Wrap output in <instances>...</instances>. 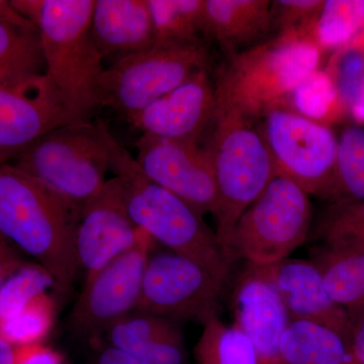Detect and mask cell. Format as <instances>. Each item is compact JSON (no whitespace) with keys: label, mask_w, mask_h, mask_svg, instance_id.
<instances>
[{"label":"cell","mask_w":364,"mask_h":364,"mask_svg":"<svg viewBox=\"0 0 364 364\" xmlns=\"http://www.w3.org/2000/svg\"><path fill=\"white\" fill-rule=\"evenodd\" d=\"M81 210L9 164H0V234L38 261L66 294L77 274Z\"/></svg>","instance_id":"1"},{"label":"cell","mask_w":364,"mask_h":364,"mask_svg":"<svg viewBox=\"0 0 364 364\" xmlns=\"http://www.w3.org/2000/svg\"><path fill=\"white\" fill-rule=\"evenodd\" d=\"M39 32L46 73L78 123L100 107L105 62L91 38L95 0H11Z\"/></svg>","instance_id":"2"},{"label":"cell","mask_w":364,"mask_h":364,"mask_svg":"<svg viewBox=\"0 0 364 364\" xmlns=\"http://www.w3.org/2000/svg\"><path fill=\"white\" fill-rule=\"evenodd\" d=\"M111 170L123 186L129 215L136 227L173 253L200 263L226 284L231 261L203 215L144 174L136 158L102 126Z\"/></svg>","instance_id":"3"},{"label":"cell","mask_w":364,"mask_h":364,"mask_svg":"<svg viewBox=\"0 0 364 364\" xmlns=\"http://www.w3.org/2000/svg\"><path fill=\"white\" fill-rule=\"evenodd\" d=\"M322 55L312 38L294 32L230 55L215 82L217 109L259 122L270 109L287 107L294 88L320 69Z\"/></svg>","instance_id":"4"},{"label":"cell","mask_w":364,"mask_h":364,"mask_svg":"<svg viewBox=\"0 0 364 364\" xmlns=\"http://www.w3.org/2000/svg\"><path fill=\"white\" fill-rule=\"evenodd\" d=\"M203 143L218 189V240L228 254V244L241 215L277 176L259 122L235 111L217 109Z\"/></svg>","instance_id":"5"},{"label":"cell","mask_w":364,"mask_h":364,"mask_svg":"<svg viewBox=\"0 0 364 364\" xmlns=\"http://www.w3.org/2000/svg\"><path fill=\"white\" fill-rule=\"evenodd\" d=\"M13 165L82 213L111 170L102 122L59 127L14 155Z\"/></svg>","instance_id":"6"},{"label":"cell","mask_w":364,"mask_h":364,"mask_svg":"<svg viewBox=\"0 0 364 364\" xmlns=\"http://www.w3.org/2000/svg\"><path fill=\"white\" fill-rule=\"evenodd\" d=\"M313 226L310 196L286 177L277 176L235 225L228 254L253 265L289 258L308 239Z\"/></svg>","instance_id":"7"},{"label":"cell","mask_w":364,"mask_h":364,"mask_svg":"<svg viewBox=\"0 0 364 364\" xmlns=\"http://www.w3.org/2000/svg\"><path fill=\"white\" fill-rule=\"evenodd\" d=\"M210 61L203 42L153 46L136 53L105 68L100 107H109L129 122L196 72L208 69Z\"/></svg>","instance_id":"8"},{"label":"cell","mask_w":364,"mask_h":364,"mask_svg":"<svg viewBox=\"0 0 364 364\" xmlns=\"http://www.w3.org/2000/svg\"><path fill=\"white\" fill-rule=\"evenodd\" d=\"M259 122L277 176L293 181L309 196L327 200L338 153V136L331 127L287 107L270 109Z\"/></svg>","instance_id":"9"},{"label":"cell","mask_w":364,"mask_h":364,"mask_svg":"<svg viewBox=\"0 0 364 364\" xmlns=\"http://www.w3.org/2000/svg\"><path fill=\"white\" fill-rule=\"evenodd\" d=\"M225 284L191 258L173 252L156 254L146 265L135 311L203 325L218 317Z\"/></svg>","instance_id":"10"},{"label":"cell","mask_w":364,"mask_h":364,"mask_svg":"<svg viewBox=\"0 0 364 364\" xmlns=\"http://www.w3.org/2000/svg\"><path fill=\"white\" fill-rule=\"evenodd\" d=\"M136 161L146 176L191 205L200 215H215L218 189L205 146L193 141L141 135Z\"/></svg>","instance_id":"11"},{"label":"cell","mask_w":364,"mask_h":364,"mask_svg":"<svg viewBox=\"0 0 364 364\" xmlns=\"http://www.w3.org/2000/svg\"><path fill=\"white\" fill-rule=\"evenodd\" d=\"M153 243L147 235L136 247L112 261L85 282L71 314L75 331L97 334L136 310Z\"/></svg>","instance_id":"12"},{"label":"cell","mask_w":364,"mask_h":364,"mask_svg":"<svg viewBox=\"0 0 364 364\" xmlns=\"http://www.w3.org/2000/svg\"><path fill=\"white\" fill-rule=\"evenodd\" d=\"M77 123L47 73L0 85V164L48 132Z\"/></svg>","instance_id":"13"},{"label":"cell","mask_w":364,"mask_h":364,"mask_svg":"<svg viewBox=\"0 0 364 364\" xmlns=\"http://www.w3.org/2000/svg\"><path fill=\"white\" fill-rule=\"evenodd\" d=\"M147 235L129 215L121 181L114 176L107 179L82 210L76 231V255L79 269L85 273V282L136 247Z\"/></svg>","instance_id":"14"},{"label":"cell","mask_w":364,"mask_h":364,"mask_svg":"<svg viewBox=\"0 0 364 364\" xmlns=\"http://www.w3.org/2000/svg\"><path fill=\"white\" fill-rule=\"evenodd\" d=\"M215 112V85L202 69L129 122L144 135L200 143Z\"/></svg>","instance_id":"15"},{"label":"cell","mask_w":364,"mask_h":364,"mask_svg":"<svg viewBox=\"0 0 364 364\" xmlns=\"http://www.w3.org/2000/svg\"><path fill=\"white\" fill-rule=\"evenodd\" d=\"M249 269L279 294L289 320H305L331 328L349 341L351 320L335 303L311 260L286 258L268 265L247 263Z\"/></svg>","instance_id":"16"},{"label":"cell","mask_w":364,"mask_h":364,"mask_svg":"<svg viewBox=\"0 0 364 364\" xmlns=\"http://www.w3.org/2000/svg\"><path fill=\"white\" fill-rule=\"evenodd\" d=\"M231 306L234 323L250 339L257 364H284L280 342L289 315L277 291L247 265L235 284Z\"/></svg>","instance_id":"17"},{"label":"cell","mask_w":364,"mask_h":364,"mask_svg":"<svg viewBox=\"0 0 364 364\" xmlns=\"http://www.w3.org/2000/svg\"><path fill=\"white\" fill-rule=\"evenodd\" d=\"M91 38L109 66L154 46L148 0H95Z\"/></svg>","instance_id":"18"},{"label":"cell","mask_w":364,"mask_h":364,"mask_svg":"<svg viewBox=\"0 0 364 364\" xmlns=\"http://www.w3.org/2000/svg\"><path fill=\"white\" fill-rule=\"evenodd\" d=\"M310 260L324 279L328 293L350 318L364 311V238L352 235L318 241Z\"/></svg>","instance_id":"19"},{"label":"cell","mask_w":364,"mask_h":364,"mask_svg":"<svg viewBox=\"0 0 364 364\" xmlns=\"http://www.w3.org/2000/svg\"><path fill=\"white\" fill-rule=\"evenodd\" d=\"M269 0H205L203 38L228 55L259 44L272 36Z\"/></svg>","instance_id":"20"},{"label":"cell","mask_w":364,"mask_h":364,"mask_svg":"<svg viewBox=\"0 0 364 364\" xmlns=\"http://www.w3.org/2000/svg\"><path fill=\"white\" fill-rule=\"evenodd\" d=\"M107 331L112 347L144 363L183 364L182 335L168 318L138 313L121 318Z\"/></svg>","instance_id":"21"},{"label":"cell","mask_w":364,"mask_h":364,"mask_svg":"<svg viewBox=\"0 0 364 364\" xmlns=\"http://www.w3.org/2000/svg\"><path fill=\"white\" fill-rule=\"evenodd\" d=\"M280 351L284 364H356L343 335L311 321L289 320Z\"/></svg>","instance_id":"22"},{"label":"cell","mask_w":364,"mask_h":364,"mask_svg":"<svg viewBox=\"0 0 364 364\" xmlns=\"http://www.w3.org/2000/svg\"><path fill=\"white\" fill-rule=\"evenodd\" d=\"M154 46L203 42L205 0H148Z\"/></svg>","instance_id":"23"},{"label":"cell","mask_w":364,"mask_h":364,"mask_svg":"<svg viewBox=\"0 0 364 364\" xmlns=\"http://www.w3.org/2000/svg\"><path fill=\"white\" fill-rule=\"evenodd\" d=\"M364 200V126L351 124L338 136V153L329 205H345Z\"/></svg>","instance_id":"24"},{"label":"cell","mask_w":364,"mask_h":364,"mask_svg":"<svg viewBox=\"0 0 364 364\" xmlns=\"http://www.w3.org/2000/svg\"><path fill=\"white\" fill-rule=\"evenodd\" d=\"M44 73L37 28L0 23V85Z\"/></svg>","instance_id":"25"},{"label":"cell","mask_w":364,"mask_h":364,"mask_svg":"<svg viewBox=\"0 0 364 364\" xmlns=\"http://www.w3.org/2000/svg\"><path fill=\"white\" fill-rule=\"evenodd\" d=\"M196 364H257L250 339L238 325L210 318L195 348Z\"/></svg>","instance_id":"26"},{"label":"cell","mask_w":364,"mask_h":364,"mask_svg":"<svg viewBox=\"0 0 364 364\" xmlns=\"http://www.w3.org/2000/svg\"><path fill=\"white\" fill-rule=\"evenodd\" d=\"M364 32V0H325L313 39L325 51H337Z\"/></svg>","instance_id":"27"},{"label":"cell","mask_w":364,"mask_h":364,"mask_svg":"<svg viewBox=\"0 0 364 364\" xmlns=\"http://www.w3.org/2000/svg\"><path fill=\"white\" fill-rule=\"evenodd\" d=\"M289 100L291 105L289 109L326 126L346 117L334 83L325 69L310 74L294 88Z\"/></svg>","instance_id":"28"},{"label":"cell","mask_w":364,"mask_h":364,"mask_svg":"<svg viewBox=\"0 0 364 364\" xmlns=\"http://www.w3.org/2000/svg\"><path fill=\"white\" fill-rule=\"evenodd\" d=\"M325 70L329 74L346 117L364 95V47L358 41L333 52Z\"/></svg>","instance_id":"29"},{"label":"cell","mask_w":364,"mask_h":364,"mask_svg":"<svg viewBox=\"0 0 364 364\" xmlns=\"http://www.w3.org/2000/svg\"><path fill=\"white\" fill-rule=\"evenodd\" d=\"M54 318V299L43 294L20 313L0 321V337L14 347L41 343L52 329Z\"/></svg>","instance_id":"30"},{"label":"cell","mask_w":364,"mask_h":364,"mask_svg":"<svg viewBox=\"0 0 364 364\" xmlns=\"http://www.w3.org/2000/svg\"><path fill=\"white\" fill-rule=\"evenodd\" d=\"M55 287L54 279L39 264H25L0 287V321L13 317Z\"/></svg>","instance_id":"31"},{"label":"cell","mask_w":364,"mask_h":364,"mask_svg":"<svg viewBox=\"0 0 364 364\" xmlns=\"http://www.w3.org/2000/svg\"><path fill=\"white\" fill-rule=\"evenodd\" d=\"M323 4V0L272 1L270 16L272 36L277 33L294 32L308 36L313 39L314 26Z\"/></svg>","instance_id":"32"},{"label":"cell","mask_w":364,"mask_h":364,"mask_svg":"<svg viewBox=\"0 0 364 364\" xmlns=\"http://www.w3.org/2000/svg\"><path fill=\"white\" fill-rule=\"evenodd\" d=\"M342 235L364 238V200L345 205H329L315 230L318 241Z\"/></svg>","instance_id":"33"},{"label":"cell","mask_w":364,"mask_h":364,"mask_svg":"<svg viewBox=\"0 0 364 364\" xmlns=\"http://www.w3.org/2000/svg\"><path fill=\"white\" fill-rule=\"evenodd\" d=\"M62 360L59 352L41 342L16 347L14 364H62Z\"/></svg>","instance_id":"34"},{"label":"cell","mask_w":364,"mask_h":364,"mask_svg":"<svg viewBox=\"0 0 364 364\" xmlns=\"http://www.w3.org/2000/svg\"><path fill=\"white\" fill-rule=\"evenodd\" d=\"M25 263L18 257L11 243L0 234V287Z\"/></svg>","instance_id":"35"},{"label":"cell","mask_w":364,"mask_h":364,"mask_svg":"<svg viewBox=\"0 0 364 364\" xmlns=\"http://www.w3.org/2000/svg\"><path fill=\"white\" fill-rule=\"evenodd\" d=\"M350 345L352 358L356 364H364V311L350 318Z\"/></svg>","instance_id":"36"},{"label":"cell","mask_w":364,"mask_h":364,"mask_svg":"<svg viewBox=\"0 0 364 364\" xmlns=\"http://www.w3.org/2000/svg\"><path fill=\"white\" fill-rule=\"evenodd\" d=\"M0 23H9L21 28H35L11 4V0H0Z\"/></svg>","instance_id":"37"},{"label":"cell","mask_w":364,"mask_h":364,"mask_svg":"<svg viewBox=\"0 0 364 364\" xmlns=\"http://www.w3.org/2000/svg\"><path fill=\"white\" fill-rule=\"evenodd\" d=\"M100 364H148L144 363L135 358V356L131 355V354L127 353L123 350L111 347V348L107 349V350L102 352V356L100 358Z\"/></svg>","instance_id":"38"},{"label":"cell","mask_w":364,"mask_h":364,"mask_svg":"<svg viewBox=\"0 0 364 364\" xmlns=\"http://www.w3.org/2000/svg\"><path fill=\"white\" fill-rule=\"evenodd\" d=\"M16 347L0 337V364H14Z\"/></svg>","instance_id":"39"},{"label":"cell","mask_w":364,"mask_h":364,"mask_svg":"<svg viewBox=\"0 0 364 364\" xmlns=\"http://www.w3.org/2000/svg\"><path fill=\"white\" fill-rule=\"evenodd\" d=\"M348 117L353 119L354 124L364 126V95L358 104L355 105V107L349 112Z\"/></svg>","instance_id":"40"},{"label":"cell","mask_w":364,"mask_h":364,"mask_svg":"<svg viewBox=\"0 0 364 364\" xmlns=\"http://www.w3.org/2000/svg\"><path fill=\"white\" fill-rule=\"evenodd\" d=\"M355 40L358 41V42L360 43V44L363 45L364 47V32L361 33V35L359 36V37L356 38Z\"/></svg>","instance_id":"41"}]
</instances>
